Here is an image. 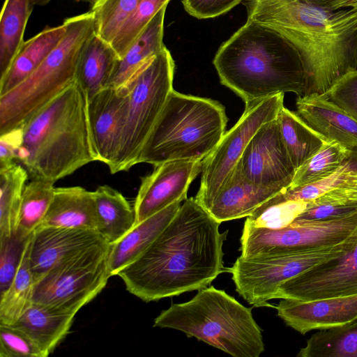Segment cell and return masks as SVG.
Returning a JSON list of instances; mask_svg holds the SVG:
<instances>
[{
    "label": "cell",
    "instance_id": "47",
    "mask_svg": "<svg viewBox=\"0 0 357 357\" xmlns=\"http://www.w3.org/2000/svg\"><path fill=\"white\" fill-rule=\"evenodd\" d=\"M51 0H29L30 6L33 8L36 6H41L47 4Z\"/></svg>",
    "mask_w": 357,
    "mask_h": 357
},
{
    "label": "cell",
    "instance_id": "9",
    "mask_svg": "<svg viewBox=\"0 0 357 357\" xmlns=\"http://www.w3.org/2000/svg\"><path fill=\"white\" fill-rule=\"evenodd\" d=\"M357 241L356 230L344 241L314 250L275 255L251 257L240 256L229 271L236 291L255 307L272 305L268 301L275 298L280 285L328 259L337 257Z\"/></svg>",
    "mask_w": 357,
    "mask_h": 357
},
{
    "label": "cell",
    "instance_id": "22",
    "mask_svg": "<svg viewBox=\"0 0 357 357\" xmlns=\"http://www.w3.org/2000/svg\"><path fill=\"white\" fill-rule=\"evenodd\" d=\"M39 226L98 231L93 192L79 186L55 188L52 201Z\"/></svg>",
    "mask_w": 357,
    "mask_h": 357
},
{
    "label": "cell",
    "instance_id": "45",
    "mask_svg": "<svg viewBox=\"0 0 357 357\" xmlns=\"http://www.w3.org/2000/svg\"><path fill=\"white\" fill-rule=\"evenodd\" d=\"M325 198L341 201L357 202V173L349 175L335 188L322 195Z\"/></svg>",
    "mask_w": 357,
    "mask_h": 357
},
{
    "label": "cell",
    "instance_id": "44",
    "mask_svg": "<svg viewBox=\"0 0 357 357\" xmlns=\"http://www.w3.org/2000/svg\"><path fill=\"white\" fill-rule=\"evenodd\" d=\"M22 142L21 126L0 135V169L17 162V153Z\"/></svg>",
    "mask_w": 357,
    "mask_h": 357
},
{
    "label": "cell",
    "instance_id": "17",
    "mask_svg": "<svg viewBox=\"0 0 357 357\" xmlns=\"http://www.w3.org/2000/svg\"><path fill=\"white\" fill-rule=\"evenodd\" d=\"M275 309L288 326L304 335L356 321L357 294L310 301L282 299Z\"/></svg>",
    "mask_w": 357,
    "mask_h": 357
},
{
    "label": "cell",
    "instance_id": "43",
    "mask_svg": "<svg viewBox=\"0 0 357 357\" xmlns=\"http://www.w3.org/2000/svg\"><path fill=\"white\" fill-rule=\"evenodd\" d=\"M243 0H182L186 12L198 19L218 17L229 11Z\"/></svg>",
    "mask_w": 357,
    "mask_h": 357
},
{
    "label": "cell",
    "instance_id": "14",
    "mask_svg": "<svg viewBox=\"0 0 357 357\" xmlns=\"http://www.w3.org/2000/svg\"><path fill=\"white\" fill-rule=\"evenodd\" d=\"M357 294V241L340 256L280 285L275 298L310 301Z\"/></svg>",
    "mask_w": 357,
    "mask_h": 357
},
{
    "label": "cell",
    "instance_id": "10",
    "mask_svg": "<svg viewBox=\"0 0 357 357\" xmlns=\"http://www.w3.org/2000/svg\"><path fill=\"white\" fill-rule=\"evenodd\" d=\"M109 243L86 250L49 269L34 284L33 302L75 314L102 291L111 277Z\"/></svg>",
    "mask_w": 357,
    "mask_h": 357
},
{
    "label": "cell",
    "instance_id": "8",
    "mask_svg": "<svg viewBox=\"0 0 357 357\" xmlns=\"http://www.w3.org/2000/svg\"><path fill=\"white\" fill-rule=\"evenodd\" d=\"M175 64L163 49L146 62L123 88L128 95L117 155L109 167L112 174L138 164L142 150L173 89Z\"/></svg>",
    "mask_w": 357,
    "mask_h": 357
},
{
    "label": "cell",
    "instance_id": "23",
    "mask_svg": "<svg viewBox=\"0 0 357 357\" xmlns=\"http://www.w3.org/2000/svg\"><path fill=\"white\" fill-rule=\"evenodd\" d=\"M119 59L110 43L96 33L85 43L77 62L75 81L88 101L108 86Z\"/></svg>",
    "mask_w": 357,
    "mask_h": 357
},
{
    "label": "cell",
    "instance_id": "33",
    "mask_svg": "<svg viewBox=\"0 0 357 357\" xmlns=\"http://www.w3.org/2000/svg\"><path fill=\"white\" fill-rule=\"evenodd\" d=\"M49 181L31 179L23 190L17 231L28 237L41 224L54 197L55 187Z\"/></svg>",
    "mask_w": 357,
    "mask_h": 357
},
{
    "label": "cell",
    "instance_id": "40",
    "mask_svg": "<svg viewBox=\"0 0 357 357\" xmlns=\"http://www.w3.org/2000/svg\"><path fill=\"white\" fill-rule=\"evenodd\" d=\"M38 344L13 325H0L1 357H47Z\"/></svg>",
    "mask_w": 357,
    "mask_h": 357
},
{
    "label": "cell",
    "instance_id": "3",
    "mask_svg": "<svg viewBox=\"0 0 357 357\" xmlns=\"http://www.w3.org/2000/svg\"><path fill=\"white\" fill-rule=\"evenodd\" d=\"M220 82L245 103L291 92L307 93L301 56L291 40L271 24L247 20L218 50L213 61Z\"/></svg>",
    "mask_w": 357,
    "mask_h": 357
},
{
    "label": "cell",
    "instance_id": "35",
    "mask_svg": "<svg viewBox=\"0 0 357 357\" xmlns=\"http://www.w3.org/2000/svg\"><path fill=\"white\" fill-rule=\"evenodd\" d=\"M276 195L247 217L245 224L255 227L281 229L292 223L307 207L308 202L283 200Z\"/></svg>",
    "mask_w": 357,
    "mask_h": 357
},
{
    "label": "cell",
    "instance_id": "12",
    "mask_svg": "<svg viewBox=\"0 0 357 357\" xmlns=\"http://www.w3.org/2000/svg\"><path fill=\"white\" fill-rule=\"evenodd\" d=\"M284 94L246 103L237 123L203 160L200 188L195 198L204 208L236 165L252 136L262 125L277 117L284 107Z\"/></svg>",
    "mask_w": 357,
    "mask_h": 357
},
{
    "label": "cell",
    "instance_id": "38",
    "mask_svg": "<svg viewBox=\"0 0 357 357\" xmlns=\"http://www.w3.org/2000/svg\"><path fill=\"white\" fill-rule=\"evenodd\" d=\"M170 0H140L132 15L126 20L110 43L119 59L141 33L154 15Z\"/></svg>",
    "mask_w": 357,
    "mask_h": 357
},
{
    "label": "cell",
    "instance_id": "13",
    "mask_svg": "<svg viewBox=\"0 0 357 357\" xmlns=\"http://www.w3.org/2000/svg\"><path fill=\"white\" fill-rule=\"evenodd\" d=\"M259 187L282 191L292 183L294 167L281 137L276 118L252 136L234 168Z\"/></svg>",
    "mask_w": 357,
    "mask_h": 357
},
{
    "label": "cell",
    "instance_id": "34",
    "mask_svg": "<svg viewBox=\"0 0 357 357\" xmlns=\"http://www.w3.org/2000/svg\"><path fill=\"white\" fill-rule=\"evenodd\" d=\"M349 151L350 149L338 143L328 142L296 170L289 188L314 183L330 176L340 167Z\"/></svg>",
    "mask_w": 357,
    "mask_h": 357
},
{
    "label": "cell",
    "instance_id": "42",
    "mask_svg": "<svg viewBox=\"0 0 357 357\" xmlns=\"http://www.w3.org/2000/svg\"><path fill=\"white\" fill-rule=\"evenodd\" d=\"M323 96L357 120V70L343 75Z\"/></svg>",
    "mask_w": 357,
    "mask_h": 357
},
{
    "label": "cell",
    "instance_id": "31",
    "mask_svg": "<svg viewBox=\"0 0 357 357\" xmlns=\"http://www.w3.org/2000/svg\"><path fill=\"white\" fill-rule=\"evenodd\" d=\"M298 357H357V320L320 329L300 349Z\"/></svg>",
    "mask_w": 357,
    "mask_h": 357
},
{
    "label": "cell",
    "instance_id": "29",
    "mask_svg": "<svg viewBox=\"0 0 357 357\" xmlns=\"http://www.w3.org/2000/svg\"><path fill=\"white\" fill-rule=\"evenodd\" d=\"M32 9L29 0H6L3 3L0 19V78L8 70L24 42Z\"/></svg>",
    "mask_w": 357,
    "mask_h": 357
},
{
    "label": "cell",
    "instance_id": "32",
    "mask_svg": "<svg viewBox=\"0 0 357 357\" xmlns=\"http://www.w3.org/2000/svg\"><path fill=\"white\" fill-rule=\"evenodd\" d=\"M29 174L17 162L0 169V237L17 231L23 190Z\"/></svg>",
    "mask_w": 357,
    "mask_h": 357
},
{
    "label": "cell",
    "instance_id": "5",
    "mask_svg": "<svg viewBox=\"0 0 357 357\" xmlns=\"http://www.w3.org/2000/svg\"><path fill=\"white\" fill-rule=\"evenodd\" d=\"M153 326L181 331L234 357H259L265 349L252 308L213 286L199 289L189 301L172 304Z\"/></svg>",
    "mask_w": 357,
    "mask_h": 357
},
{
    "label": "cell",
    "instance_id": "19",
    "mask_svg": "<svg viewBox=\"0 0 357 357\" xmlns=\"http://www.w3.org/2000/svg\"><path fill=\"white\" fill-rule=\"evenodd\" d=\"M296 112L328 141L357 147V120L323 95L298 97Z\"/></svg>",
    "mask_w": 357,
    "mask_h": 357
},
{
    "label": "cell",
    "instance_id": "24",
    "mask_svg": "<svg viewBox=\"0 0 357 357\" xmlns=\"http://www.w3.org/2000/svg\"><path fill=\"white\" fill-rule=\"evenodd\" d=\"M75 314L33 302L13 326L26 333L49 355L68 334Z\"/></svg>",
    "mask_w": 357,
    "mask_h": 357
},
{
    "label": "cell",
    "instance_id": "46",
    "mask_svg": "<svg viewBox=\"0 0 357 357\" xmlns=\"http://www.w3.org/2000/svg\"><path fill=\"white\" fill-rule=\"evenodd\" d=\"M304 1L329 11L350 9L357 10V0H303Z\"/></svg>",
    "mask_w": 357,
    "mask_h": 357
},
{
    "label": "cell",
    "instance_id": "1",
    "mask_svg": "<svg viewBox=\"0 0 357 357\" xmlns=\"http://www.w3.org/2000/svg\"><path fill=\"white\" fill-rule=\"evenodd\" d=\"M216 220L194 197L186 199L152 243L116 275L145 302L206 287L226 270Z\"/></svg>",
    "mask_w": 357,
    "mask_h": 357
},
{
    "label": "cell",
    "instance_id": "20",
    "mask_svg": "<svg viewBox=\"0 0 357 357\" xmlns=\"http://www.w3.org/2000/svg\"><path fill=\"white\" fill-rule=\"evenodd\" d=\"M280 192L256 185L234 169L205 209L222 223L250 216Z\"/></svg>",
    "mask_w": 357,
    "mask_h": 357
},
{
    "label": "cell",
    "instance_id": "28",
    "mask_svg": "<svg viewBox=\"0 0 357 357\" xmlns=\"http://www.w3.org/2000/svg\"><path fill=\"white\" fill-rule=\"evenodd\" d=\"M276 119L282 139L296 170L317 153L328 141L297 112L283 107Z\"/></svg>",
    "mask_w": 357,
    "mask_h": 357
},
{
    "label": "cell",
    "instance_id": "7",
    "mask_svg": "<svg viewBox=\"0 0 357 357\" xmlns=\"http://www.w3.org/2000/svg\"><path fill=\"white\" fill-rule=\"evenodd\" d=\"M63 24L66 31L59 44L27 78L0 96V135L20 127L75 82L79 53L96 33V21L90 11Z\"/></svg>",
    "mask_w": 357,
    "mask_h": 357
},
{
    "label": "cell",
    "instance_id": "6",
    "mask_svg": "<svg viewBox=\"0 0 357 357\" xmlns=\"http://www.w3.org/2000/svg\"><path fill=\"white\" fill-rule=\"evenodd\" d=\"M227 117L218 101L170 93L140 153L138 163L157 166L167 161H203L226 132Z\"/></svg>",
    "mask_w": 357,
    "mask_h": 357
},
{
    "label": "cell",
    "instance_id": "18",
    "mask_svg": "<svg viewBox=\"0 0 357 357\" xmlns=\"http://www.w3.org/2000/svg\"><path fill=\"white\" fill-rule=\"evenodd\" d=\"M128 89L107 86L88 101V116L98 161L109 167L118 153Z\"/></svg>",
    "mask_w": 357,
    "mask_h": 357
},
{
    "label": "cell",
    "instance_id": "48",
    "mask_svg": "<svg viewBox=\"0 0 357 357\" xmlns=\"http://www.w3.org/2000/svg\"><path fill=\"white\" fill-rule=\"evenodd\" d=\"M78 2H86L90 3L91 6L97 3L99 0H75Z\"/></svg>",
    "mask_w": 357,
    "mask_h": 357
},
{
    "label": "cell",
    "instance_id": "15",
    "mask_svg": "<svg viewBox=\"0 0 357 357\" xmlns=\"http://www.w3.org/2000/svg\"><path fill=\"white\" fill-rule=\"evenodd\" d=\"M202 162L167 161L155 166L151 174L142 178L133 206L136 224L176 202L185 200L190 183L202 172Z\"/></svg>",
    "mask_w": 357,
    "mask_h": 357
},
{
    "label": "cell",
    "instance_id": "41",
    "mask_svg": "<svg viewBox=\"0 0 357 357\" xmlns=\"http://www.w3.org/2000/svg\"><path fill=\"white\" fill-rule=\"evenodd\" d=\"M357 213V202H341L320 196L307 203L294 221H318L342 218Z\"/></svg>",
    "mask_w": 357,
    "mask_h": 357
},
{
    "label": "cell",
    "instance_id": "27",
    "mask_svg": "<svg viewBox=\"0 0 357 357\" xmlns=\"http://www.w3.org/2000/svg\"><path fill=\"white\" fill-rule=\"evenodd\" d=\"M93 192L98 220V232L112 244L136 225V214L126 197L114 188L100 185Z\"/></svg>",
    "mask_w": 357,
    "mask_h": 357
},
{
    "label": "cell",
    "instance_id": "16",
    "mask_svg": "<svg viewBox=\"0 0 357 357\" xmlns=\"http://www.w3.org/2000/svg\"><path fill=\"white\" fill-rule=\"evenodd\" d=\"M109 243L96 230L38 226L29 244V264L35 282L55 264L86 250Z\"/></svg>",
    "mask_w": 357,
    "mask_h": 357
},
{
    "label": "cell",
    "instance_id": "30",
    "mask_svg": "<svg viewBox=\"0 0 357 357\" xmlns=\"http://www.w3.org/2000/svg\"><path fill=\"white\" fill-rule=\"evenodd\" d=\"M31 235L13 280L7 290L0 294V325H13L33 303L35 280L29 259Z\"/></svg>",
    "mask_w": 357,
    "mask_h": 357
},
{
    "label": "cell",
    "instance_id": "25",
    "mask_svg": "<svg viewBox=\"0 0 357 357\" xmlns=\"http://www.w3.org/2000/svg\"><path fill=\"white\" fill-rule=\"evenodd\" d=\"M167 6L161 8L119 59L108 86L125 87L139 69L165 47L164 20Z\"/></svg>",
    "mask_w": 357,
    "mask_h": 357
},
{
    "label": "cell",
    "instance_id": "37",
    "mask_svg": "<svg viewBox=\"0 0 357 357\" xmlns=\"http://www.w3.org/2000/svg\"><path fill=\"white\" fill-rule=\"evenodd\" d=\"M140 0H99L91 6L96 33L111 43Z\"/></svg>",
    "mask_w": 357,
    "mask_h": 357
},
{
    "label": "cell",
    "instance_id": "36",
    "mask_svg": "<svg viewBox=\"0 0 357 357\" xmlns=\"http://www.w3.org/2000/svg\"><path fill=\"white\" fill-rule=\"evenodd\" d=\"M357 173V147L350 149L349 154L340 167L330 176L321 181L287 188L276 195L283 200L309 202L335 188L350 174Z\"/></svg>",
    "mask_w": 357,
    "mask_h": 357
},
{
    "label": "cell",
    "instance_id": "4",
    "mask_svg": "<svg viewBox=\"0 0 357 357\" xmlns=\"http://www.w3.org/2000/svg\"><path fill=\"white\" fill-rule=\"evenodd\" d=\"M16 162L31 179L55 183L98 161L88 116V98L75 81L22 126Z\"/></svg>",
    "mask_w": 357,
    "mask_h": 357
},
{
    "label": "cell",
    "instance_id": "21",
    "mask_svg": "<svg viewBox=\"0 0 357 357\" xmlns=\"http://www.w3.org/2000/svg\"><path fill=\"white\" fill-rule=\"evenodd\" d=\"M181 203L176 202L136 224L123 237L110 245L107 266L111 277L116 275L152 243L173 219Z\"/></svg>",
    "mask_w": 357,
    "mask_h": 357
},
{
    "label": "cell",
    "instance_id": "39",
    "mask_svg": "<svg viewBox=\"0 0 357 357\" xmlns=\"http://www.w3.org/2000/svg\"><path fill=\"white\" fill-rule=\"evenodd\" d=\"M30 236L25 237L16 231L10 237H0V294L13 280Z\"/></svg>",
    "mask_w": 357,
    "mask_h": 357
},
{
    "label": "cell",
    "instance_id": "11",
    "mask_svg": "<svg viewBox=\"0 0 357 357\" xmlns=\"http://www.w3.org/2000/svg\"><path fill=\"white\" fill-rule=\"evenodd\" d=\"M357 229V213L334 220L294 221L281 229L244 224L241 256L251 257L307 251L337 245Z\"/></svg>",
    "mask_w": 357,
    "mask_h": 357
},
{
    "label": "cell",
    "instance_id": "2",
    "mask_svg": "<svg viewBox=\"0 0 357 357\" xmlns=\"http://www.w3.org/2000/svg\"><path fill=\"white\" fill-rule=\"evenodd\" d=\"M247 20L282 30L298 50L307 76L305 96L326 93L357 70V10L329 11L303 0H245Z\"/></svg>",
    "mask_w": 357,
    "mask_h": 357
},
{
    "label": "cell",
    "instance_id": "26",
    "mask_svg": "<svg viewBox=\"0 0 357 357\" xmlns=\"http://www.w3.org/2000/svg\"><path fill=\"white\" fill-rule=\"evenodd\" d=\"M66 31L62 25L46 27L24 41L6 74L0 78V96L27 78L59 44Z\"/></svg>",
    "mask_w": 357,
    "mask_h": 357
}]
</instances>
